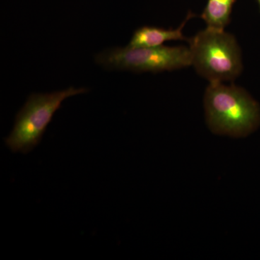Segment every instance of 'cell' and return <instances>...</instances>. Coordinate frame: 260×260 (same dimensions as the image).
Listing matches in <instances>:
<instances>
[{
  "label": "cell",
  "mask_w": 260,
  "mask_h": 260,
  "mask_svg": "<svg viewBox=\"0 0 260 260\" xmlns=\"http://www.w3.org/2000/svg\"><path fill=\"white\" fill-rule=\"evenodd\" d=\"M88 89L70 87L50 93H32L15 118L11 133L5 144L14 153L28 154L40 143L54 113L65 99L85 93Z\"/></svg>",
  "instance_id": "3957f363"
},
{
  "label": "cell",
  "mask_w": 260,
  "mask_h": 260,
  "mask_svg": "<svg viewBox=\"0 0 260 260\" xmlns=\"http://www.w3.org/2000/svg\"><path fill=\"white\" fill-rule=\"evenodd\" d=\"M258 3H259V10H260V0H257Z\"/></svg>",
  "instance_id": "52a82bcc"
},
{
  "label": "cell",
  "mask_w": 260,
  "mask_h": 260,
  "mask_svg": "<svg viewBox=\"0 0 260 260\" xmlns=\"http://www.w3.org/2000/svg\"><path fill=\"white\" fill-rule=\"evenodd\" d=\"M188 42L191 65L210 83L232 82L242 74V51L232 34L207 27Z\"/></svg>",
  "instance_id": "7a4b0ae2"
},
{
  "label": "cell",
  "mask_w": 260,
  "mask_h": 260,
  "mask_svg": "<svg viewBox=\"0 0 260 260\" xmlns=\"http://www.w3.org/2000/svg\"><path fill=\"white\" fill-rule=\"evenodd\" d=\"M236 0H208L201 17L207 27L225 30L230 23L233 5Z\"/></svg>",
  "instance_id": "8992f818"
},
{
  "label": "cell",
  "mask_w": 260,
  "mask_h": 260,
  "mask_svg": "<svg viewBox=\"0 0 260 260\" xmlns=\"http://www.w3.org/2000/svg\"><path fill=\"white\" fill-rule=\"evenodd\" d=\"M204 104L207 123L215 134L243 138L260 125L259 104L241 87L210 83Z\"/></svg>",
  "instance_id": "6da1fadb"
},
{
  "label": "cell",
  "mask_w": 260,
  "mask_h": 260,
  "mask_svg": "<svg viewBox=\"0 0 260 260\" xmlns=\"http://www.w3.org/2000/svg\"><path fill=\"white\" fill-rule=\"evenodd\" d=\"M194 17L191 13L188 14L180 26L176 29H164L157 27L143 26L137 29L127 46L133 47H155L162 46L169 41H188L183 34V28L186 22Z\"/></svg>",
  "instance_id": "5b68a950"
},
{
  "label": "cell",
  "mask_w": 260,
  "mask_h": 260,
  "mask_svg": "<svg viewBox=\"0 0 260 260\" xmlns=\"http://www.w3.org/2000/svg\"><path fill=\"white\" fill-rule=\"evenodd\" d=\"M98 64L109 70L134 73H161L191 66L189 47H115L105 49L95 56Z\"/></svg>",
  "instance_id": "277c9868"
}]
</instances>
